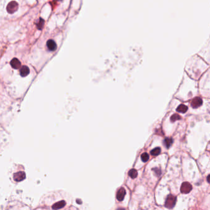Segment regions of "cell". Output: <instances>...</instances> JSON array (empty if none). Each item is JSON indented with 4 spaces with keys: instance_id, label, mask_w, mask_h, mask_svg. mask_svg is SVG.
I'll return each instance as SVG.
<instances>
[{
    "instance_id": "1",
    "label": "cell",
    "mask_w": 210,
    "mask_h": 210,
    "mask_svg": "<svg viewBox=\"0 0 210 210\" xmlns=\"http://www.w3.org/2000/svg\"><path fill=\"white\" fill-rule=\"evenodd\" d=\"M176 203V197L172 195H169L166 198V202H165V207L169 209H171L174 207Z\"/></svg>"
},
{
    "instance_id": "2",
    "label": "cell",
    "mask_w": 210,
    "mask_h": 210,
    "mask_svg": "<svg viewBox=\"0 0 210 210\" xmlns=\"http://www.w3.org/2000/svg\"><path fill=\"white\" fill-rule=\"evenodd\" d=\"M19 5L16 1H12L10 2L7 6V11L9 14H13L17 11Z\"/></svg>"
},
{
    "instance_id": "3",
    "label": "cell",
    "mask_w": 210,
    "mask_h": 210,
    "mask_svg": "<svg viewBox=\"0 0 210 210\" xmlns=\"http://www.w3.org/2000/svg\"><path fill=\"white\" fill-rule=\"evenodd\" d=\"M192 189V186L189 182H183L181 187V192L182 193H189Z\"/></svg>"
},
{
    "instance_id": "4",
    "label": "cell",
    "mask_w": 210,
    "mask_h": 210,
    "mask_svg": "<svg viewBox=\"0 0 210 210\" xmlns=\"http://www.w3.org/2000/svg\"><path fill=\"white\" fill-rule=\"evenodd\" d=\"M203 104V100L199 97H197L194 98L192 100V103H191V105L194 109H197V108L199 107Z\"/></svg>"
},
{
    "instance_id": "5",
    "label": "cell",
    "mask_w": 210,
    "mask_h": 210,
    "mask_svg": "<svg viewBox=\"0 0 210 210\" xmlns=\"http://www.w3.org/2000/svg\"><path fill=\"white\" fill-rule=\"evenodd\" d=\"M25 178V174L23 171H19L14 174V179L17 182L23 181Z\"/></svg>"
},
{
    "instance_id": "6",
    "label": "cell",
    "mask_w": 210,
    "mask_h": 210,
    "mask_svg": "<svg viewBox=\"0 0 210 210\" xmlns=\"http://www.w3.org/2000/svg\"><path fill=\"white\" fill-rule=\"evenodd\" d=\"M125 195H126V191L123 187H121L118 191L117 193H116V198L118 201L121 202L125 198Z\"/></svg>"
},
{
    "instance_id": "7",
    "label": "cell",
    "mask_w": 210,
    "mask_h": 210,
    "mask_svg": "<svg viewBox=\"0 0 210 210\" xmlns=\"http://www.w3.org/2000/svg\"><path fill=\"white\" fill-rule=\"evenodd\" d=\"M10 64H11V67L14 69H19L21 67L20 62L17 58L12 59L11 61L10 62Z\"/></svg>"
},
{
    "instance_id": "8",
    "label": "cell",
    "mask_w": 210,
    "mask_h": 210,
    "mask_svg": "<svg viewBox=\"0 0 210 210\" xmlns=\"http://www.w3.org/2000/svg\"><path fill=\"white\" fill-rule=\"evenodd\" d=\"M47 47L51 51H54L57 49L56 43L53 39H49L47 42Z\"/></svg>"
},
{
    "instance_id": "9",
    "label": "cell",
    "mask_w": 210,
    "mask_h": 210,
    "mask_svg": "<svg viewBox=\"0 0 210 210\" xmlns=\"http://www.w3.org/2000/svg\"><path fill=\"white\" fill-rule=\"evenodd\" d=\"M29 73H30L29 68H28L27 66L23 65V66H22V67L20 68V75L22 76V77L27 76L29 74Z\"/></svg>"
},
{
    "instance_id": "10",
    "label": "cell",
    "mask_w": 210,
    "mask_h": 210,
    "mask_svg": "<svg viewBox=\"0 0 210 210\" xmlns=\"http://www.w3.org/2000/svg\"><path fill=\"white\" fill-rule=\"evenodd\" d=\"M65 205H66V203H65V201L62 200L59 202H57V203H56L55 204L53 205L52 208H53V209L54 210H59V209H60V208H64V207L65 206Z\"/></svg>"
},
{
    "instance_id": "11",
    "label": "cell",
    "mask_w": 210,
    "mask_h": 210,
    "mask_svg": "<svg viewBox=\"0 0 210 210\" xmlns=\"http://www.w3.org/2000/svg\"><path fill=\"white\" fill-rule=\"evenodd\" d=\"M177 112L179 113H182V114H184L188 110V107L186 105H184V104H181L177 107V109H176Z\"/></svg>"
},
{
    "instance_id": "12",
    "label": "cell",
    "mask_w": 210,
    "mask_h": 210,
    "mask_svg": "<svg viewBox=\"0 0 210 210\" xmlns=\"http://www.w3.org/2000/svg\"><path fill=\"white\" fill-rule=\"evenodd\" d=\"M172 142H173V139L172 138H170V137H166L164 140V145L168 149H169L171 146Z\"/></svg>"
},
{
    "instance_id": "13",
    "label": "cell",
    "mask_w": 210,
    "mask_h": 210,
    "mask_svg": "<svg viewBox=\"0 0 210 210\" xmlns=\"http://www.w3.org/2000/svg\"><path fill=\"white\" fill-rule=\"evenodd\" d=\"M128 175L130 176V177L132 179L136 178L137 176V170H135V169H131L128 172Z\"/></svg>"
},
{
    "instance_id": "14",
    "label": "cell",
    "mask_w": 210,
    "mask_h": 210,
    "mask_svg": "<svg viewBox=\"0 0 210 210\" xmlns=\"http://www.w3.org/2000/svg\"><path fill=\"white\" fill-rule=\"evenodd\" d=\"M161 153V149L160 147H156L150 151V153L153 156H157Z\"/></svg>"
},
{
    "instance_id": "15",
    "label": "cell",
    "mask_w": 210,
    "mask_h": 210,
    "mask_svg": "<svg viewBox=\"0 0 210 210\" xmlns=\"http://www.w3.org/2000/svg\"><path fill=\"white\" fill-rule=\"evenodd\" d=\"M181 119V117L177 114H174L171 116L170 118V120H171V122H174V121H177V120H179Z\"/></svg>"
},
{
    "instance_id": "16",
    "label": "cell",
    "mask_w": 210,
    "mask_h": 210,
    "mask_svg": "<svg viewBox=\"0 0 210 210\" xmlns=\"http://www.w3.org/2000/svg\"><path fill=\"white\" fill-rule=\"evenodd\" d=\"M140 158H141L142 161L143 162L145 163V162H147V161L149 160V155L146 152L143 153L141 155V157Z\"/></svg>"
},
{
    "instance_id": "17",
    "label": "cell",
    "mask_w": 210,
    "mask_h": 210,
    "mask_svg": "<svg viewBox=\"0 0 210 210\" xmlns=\"http://www.w3.org/2000/svg\"><path fill=\"white\" fill-rule=\"evenodd\" d=\"M44 20L42 19L41 18L39 19V22H38V23H37V27H38V29L41 30L42 28L43 27V25H44Z\"/></svg>"
},
{
    "instance_id": "18",
    "label": "cell",
    "mask_w": 210,
    "mask_h": 210,
    "mask_svg": "<svg viewBox=\"0 0 210 210\" xmlns=\"http://www.w3.org/2000/svg\"><path fill=\"white\" fill-rule=\"evenodd\" d=\"M209 177H210V175H208V177H207V181H208V182H210V180H209Z\"/></svg>"
}]
</instances>
